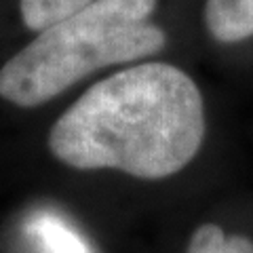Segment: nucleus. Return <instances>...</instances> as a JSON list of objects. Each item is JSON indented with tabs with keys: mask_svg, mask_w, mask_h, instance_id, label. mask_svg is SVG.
Wrapping results in <instances>:
<instances>
[{
	"mask_svg": "<svg viewBox=\"0 0 253 253\" xmlns=\"http://www.w3.org/2000/svg\"><path fill=\"white\" fill-rule=\"evenodd\" d=\"M205 23L219 42H241L253 36V0H207Z\"/></svg>",
	"mask_w": 253,
	"mask_h": 253,
	"instance_id": "nucleus-3",
	"label": "nucleus"
},
{
	"mask_svg": "<svg viewBox=\"0 0 253 253\" xmlns=\"http://www.w3.org/2000/svg\"><path fill=\"white\" fill-rule=\"evenodd\" d=\"M205 137L199 86L171 63H139L93 84L53 125V156L74 169H116L163 179L196 156Z\"/></svg>",
	"mask_w": 253,
	"mask_h": 253,
	"instance_id": "nucleus-1",
	"label": "nucleus"
},
{
	"mask_svg": "<svg viewBox=\"0 0 253 253\" xmlns=\"http://www.w3.org/2000/svg\"><path fill=\"white\" fill-rule=\"evenodd\" d=\"M158 0H95L38 32L0 68V97L34 108L101 68L158 53L167 42L152 21Z\"/></svg>",
	"mask_w": 253,
	"mask_h": 253,
	"instance_id": "nucleus-2",
	"label": "nucleus"
},
{
	"mask_svg": "<svg viewBox=\"0 0 253 253\" xmlns=\"http://www.w3.org/2000/svg\"><path fill=\"white\" fill-rule=\"evenodd\" d=\"M91 2L95 0H19V9L26 28L41 32L59 19H66L68 15L89 6Z\"/></svg>",
	"mask_w": 253,
	"mask_h": 253,
	"instance_id": "nucleus-5",
	"label": "nucleus"
},
{
	"mask_svg": "<svg viewBox=\"0 0 253 253\" xmlns=\"http://www.w3.org/2000/svg\"><path fill=\"white\" fill-rule=\"evenodd\" d=\"M26 230L41 253H93L83 236L53 213L44 211L30 217Z\"/></svg>",
	"mask_w": 253,
	"mask_h": 253,
	"instance_id": "nucleus-4",
	"label": "nucleus"
},
{
	"mask_svg": "<svg viewBox=\"0 0 253 253\" xmlns=\"http://www.w3.org/2000/svg\"><path fill=\"white\" fill-rule=\"evenodd\" d=\"M186 253H253V243L239 234H226L215 224H203L194 230Z\"/></svg>",
	"mask_w": 253,
	"mask_h": 253,
	"instance_id": "nucleus-6",
	"label": "nucleus"
}]
</instances>
